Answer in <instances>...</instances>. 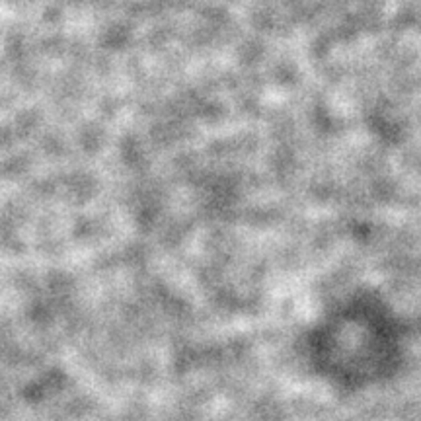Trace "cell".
I'll list each match as a JSON object with an SVG mask.
<instances>
[]
</instances>
